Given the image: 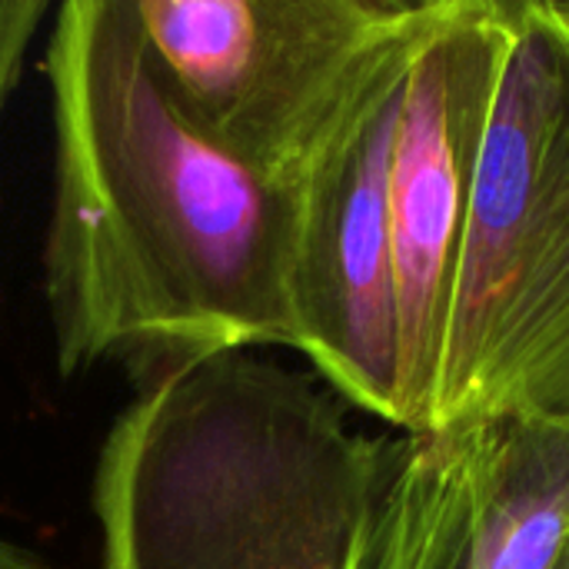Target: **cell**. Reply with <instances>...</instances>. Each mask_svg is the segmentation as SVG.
<instances>
[{"label": "cell", "instance_id": "6da1fadb", "mask_svg": "<svg viewBox=\"0 0 569 569\" xmlns=\"http://www.w3.org/2000/svg\"><path fill=\"white\" fill-rule=\"evenodd\" d=\"M43 77L53 190L43 303L60 377L133 390L223 350H293V200L170 103L130 0H67Z\"/></svg>", "mask_w": 569, "mask_h": 569}, {"label": "cell", "instance_id": "7a4b0ae2", "mask_svg": "<svg viewBox=\"0 0 569 569\" xmlns=\"http://www.w3.org/2000/svg\"><path fill=\"white\" fill-rule=\"evenodd\" d=\"M393 450L317 373L203 357L133 390L97 450L100 569H360Z\"/></svg>", "mask_w": 569, "mask_h": 569}, {"label": "cell", "instance_id": "3957f363", "mask_svg": "<svg viewBox=\"0 0 569 569\" xmlns=\"http://www.w3.org/2000/svg\"><path fill=\"white\" fill-rule=\"evenodd\" d=\"M569 427V17L510 0L430 427Z\"/></svg>", "mask_w": 569, "mask_h": 569}, {"label": "cell", "instance_id": "277c9868", "mask_svg": "<svg viewBox=\"0 0 569 569\" xmlns=\"http://www.w3.org/2000/svg\"><path fill=\"white\" fill-rule=\"evenodd\" d=\"M427 0L377 43L290 187L293 350L347 403L403 430L390 180Z\"/></svg>", "mask_w": 569, "mask_h": 569}, {"label": "cell", "instance_id": "5b68a950", "mask_svg": "<svg viewBox=\"0 0 569 569\" xmlns=\"http://www.w3.org/2000/svg\"><path fill=\"white\" fill-rule=\"evenodd\" d=\"M410 3L130 0V10L177 113L290 193Z\"/></svg>", "mask_w": 569, "mask_h": 569}, {"label": "cell", "instance_id": "8992f818", "mask_svg": "<svg viewBox=\"0 0 569 569\" xmlns=\"http://www.w3.org/2000/svg\"><path fill=\"white\" fill-rule=\"evenodd\" d=\"M507 47L510 0H427L390 180L403 433L430 427Z\"/></svg>", "mask_w": 569, "mask_h": 569}, {"label": "cell", "instance_id": "52a82bcc", "mask_svg": "<svg viewBox=\"0 0 569 569\" xmlns=\"http://www.w3.org/2000/svg\"><path fill=\"white\" fill-rule=\"evenodd\" d=\"M569 427L470 420L397 437L360 569H557Z\"/></svg>", "mask_w": 569, "mask_h": 569}, {"label": "cell", "instance_id": "ba28073f", "mask_svg": "<svg viewBox=\"0 0 569 569\" xmlns=\"http://www.w3.org/2000/svg\"><path fill=\"white\" fill-rule=\"evenodd\" d=\"M53 10L57 7L47 0H0V123L20 83L27 53Z\"/></svg>", "mask_w": 569, "mask_h": 569}, {"label": "cell", "instance_id": "9c48e42d", "mask_svg": "<svg viewBox=\"0 0 569 569\" xmlns=\"http://www.w3.org/2000/svg\"><path fill=\"white\" fill-rule=\"evenodd\" d=\"M0 569H57L40 550L0 533Z\"/></svg>", "mask_w": 569, "mask_h": 569}, {"label": "cell", "instance_id": "30bf717a", "mask_svg": "<svg viewBox=\"0 0 569 569\" xmlns=\"http://www.w3.org/2000/svg\"><path fill=\"white\" fill-rule=\"evenodd\" d=\"M557 569H569V543L567 550H563V557H560V563H557Z\"/></svg>", "mask_w": 569, "mask_h": 569}, {"label": "cell", "instance_id": "8fae6325", "mask_svg": "<svg viewBox=\"0 0 569 569\" xmlns=\"http://www.w3.org/2000/svg\"><path fill=\"white\" fill-rule=\"evenodd\" d=\"M560 7H563V13H567V17H569V3H560Z\"/></svg>", "mask_w": 569, "mask_h": 569}]
</instances>
